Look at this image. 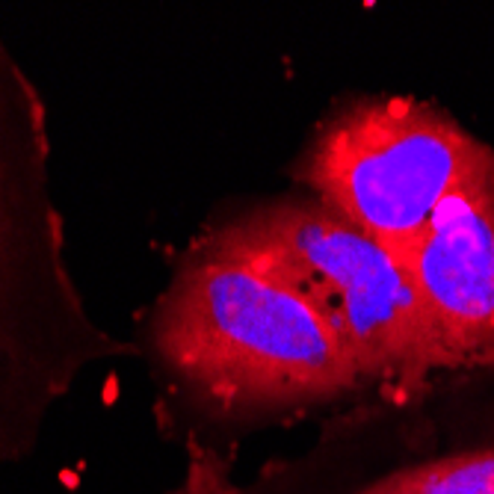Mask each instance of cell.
Here are the masks:
<instances>
[{
    "instance_id": "obj_3",
    "label": "cell",
    "mask_w": 494,
    "mask_h": 494,
    "mask_svg": "<svg viewBox=\"0 0 494 494\" xmlns=\"http://www.w3.org/2000/svg\"><path fill=\"white\" fill-rule=\"evenodd\" d=\"M199 234L299 290L349 344L367 400L408 397L444 373L406 267L317 195L225 202Z\"/></svg>"
},
{
    "instance_id": "obj_4",
    "label": "cell",
    "mask_w": 494,
    "mask_h": 494,
    "mask_svg": "<svg viewBox=\"0 0 494 494\" xmlns=\"http://www.w3.org/2000/svg\"><path fill=\"white\" fill-rule=\"evenodd\" d=\"M494 172V148L447 110L411 95H346L287 166L305 190L408 261L447 195Z\"/></svg>"
},
{
    "instance_id": "obj_2",
    "label": "cell",
    "mask_w": 494,
    "mask_h": 494,
    "mask_svg": "<svg viewBox=\"0 0 494 494\" xmlns=\"http://www.w3.org/2000/svg\"><path fill=\"white\" fill-rule=\"evenodd\" d=\"M133 359L74 279L48 104L0 33V470L33 456L89 370Z\"/></svg>"
},
{
    "instance_id": "obj_1",
    "label": "cell",
    "mask_w": 494,
    "mask_h": 494,
    "mask_svg": "<svg viewBox=\"0 0 494 494\" xmlns=\"http://www.w3.org/2000/svg\"><path fill=\"white\" fill-rule=\"evenodd\" d=\"M160 436L237 459L258 436L367 400L359 361L299 290L195 231L130 338Z\"/></svg>"
},
{
    "instance_id": "obj_5",
    "label": "cell",
    "mask_w": 494,
    "mask_h": 494,
    "mask_svg": "<svg viewBox=\"0 0 494 494\" xmlns=\"http://www.w3.org/2000/svg\"><path fill=\"white\" fill-rule=\"evenodd\" d=\"M444 373L494 364V172L441 202L403 264Z\"/></svg>"
}]
</instances>
